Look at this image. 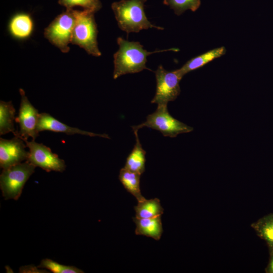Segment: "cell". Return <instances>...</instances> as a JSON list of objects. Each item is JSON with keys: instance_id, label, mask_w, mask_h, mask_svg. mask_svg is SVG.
<instances>
[{"instance_id": "6da1fadb", "label": "cell", "mask_w": 273, "mask_h": 273, "mask_svg": "<svg viewBox=\"0 0 273 273\" xmlns=\"http://www.w3.org/2000/svg\"><path fill=\"white\" fill-rule=\"evenodd\" d=\"M118 51L114 54L113 78L129 73L140 72L144 69L150 70L146 64L147 57L152 54L165 51H178L177 49L148 52L139 42L129 41L119 37L117 39Z\"/></svg>"}, {"instance_id": "7a4b0ae2", "label": "cell", "mask_w": 273, "mask_h": 273, "mask_svg": "<svg viewBox=\"0 0 273 273\" xmlns=\"http://www.w3.org/2000/svg\"><path fill=\"white\" fill-rule=\"evenodd\" d=\"M147 0H121L111 5L118 27L127 34L143 29L163 28L152 24L148 19L144 10Z\"/></svg>"}, {"instance_id": "3957f363", "label": "cell", "mask_w": 273, "mask_h": 273, "mask_svg": "<svg viewBox=\"0 0 273 273\" xmlns=\"http://www.w3.org/2000/svg\"><path fill=\"white\" fill-rule=\"evenodd\" d=\"M79 11L66 9L58 15L46 27L44 36L49 42L62 53H68L71 42L72 32Z\"/></svg>"}, {"instance_id": "277c9868", "label": "cell", "mask_w": 273, "mask_h": 273, "mask_svg": "<svg viewBox=\"0 0 273 273\" xmlns=\"http://www.w3.org/2000/svg\"><path fill=\"white\" fill-rule=\"evenodd\" d=\"M94 14L88 10L79 11L71 43L83 49L89 55L99 57L101 53L98 45V29Z\"/></svg>"}, {"instance_id": "5b68a950", "label": "cell", "mask_w": 273, "mask_h": 273, "mask_svg": "<svg viewBox=\"0 0 273 273\" xmlns=\"http://www.w3.org/2000/svg\"><path fill=\"white\" fill-rule=\"evenodd\" d=\"M35 166L26 160L4 169L0 175V188L5 199L18 200L23 187L34 173Z\"/></svg>"}, {"instance_id": "8992f818", "label": "cell", "mask_w": 273, "mask_h": 273, "mask_svg": "<svg viewBox=\"0 0 273 273\" xmlns=\"http://www.w3.org/2000/svg\"><path fill=\"white\" fill-rule=\"evenodd\" d=\"M147 127L159 131L164 136L175 138L179 134L188 133L193 127L174 118L169 113L167 105H157L156 111L147 117L144 122L132 126V129Z\"/></svg>"}, {"instance_id": "52a82bcc", "label": "cell", "mask_w": 273, "mask_h": 273, "mask_svg": "<svg viewBox=\"0 0 273 273\" xmlns=\"http://www.w3.org/2000/svg\"><path fill=\"white\" fill-rule=\"evenodd\" d=\"M156 88L151 103L167 105L174 101L180 93L179 82L183 77L178 70L169 71L160 65L155 72Z\"/></svg>"}, {"instance_id": "ba28073f", "label": "cell", "mask_w": 273, "mask_h": 273, "mask_svg": "<svg viewBox=\"0 0 273 273\" xmlns=\"http://www.w3.org/2000/svg\"><path fill=\"white\" fill-rule=\"evenodd\" d=\"M19 93L21 103L16 121L18 123L20 129L19 131H15L13 134L24 141L28 140L30 137L32 138V140L35 141L39 135L37 125L40 114L29 102L22 88L19 89Z\"/></svg>"}, {"instance_id": "9c48e42d", "label": "cell", "mask_w": 273, "mask_h": 273, "mask_svg": "<svg viewBox=\"0 0 273 273\" xmlns=\"http://www.w3.org/2000/svg\"><path fill=\"white\" fill-rule=\"evenodd\" d=\"M29 148L27 161L35 167H39L46 171L63 172L66 168L65 161L52 152L51 149L42 144L34 140L24 141Z\"/></svg>"}, {"instance_id": "30bf717a", "label": "cell", "mask_w": 273, "mask_h": 273, "mask_svg": "<svg viewBox=\"0 0 273 273\" xmlns=\"http://www.w3.org/2000/svg\"><path fill=\"white\" fill-rule=\"evenodd\" d=\"M15 136L11 140L0 139V166L3 169L27 160L29 152L26 151V143Z\"/></svg>"}, {"instance_id": "8fae6325", "label": "cell", "mask_w": 273, "mask_h": 273, "mask_svg": "<svg viewBox=\"0 0 273 273\" xmlns=\"http://www.w3.org/2000/svg\"><path fill=\"white\" fill-rule=\"evenodd\" d=\"M37 130L39 132L43 130H50L56 132L65 133L68 135L79 134L90 136H98L110 139L108 135L106 134L95 133L76 127L69 126L47 113H42L39 114Z\"/></svg>"}, {"instance_id": "7c38bea8", "label": "cell", "mask_w": 273, "mask_h": 273, "mask_svg": "<svg viewBox=\"0 0 273 273\" xmlns=\"http://www.w3.org/2000/svg\"><path fill=\"white\" fill-rule=\"evenodd\" d=\"M34 23L30 15L26 13H19L10 19L8 29L11 35L18 39L29 38L32 33Z\"/></svg>"}, {"instance_id": "4fadbf2b", "label": "cell", "mask_w": 273, "mask_h": 273, "mask_svg": "<svg viewBox=\"0 0 273 273\" xmlns=\"http://www.w3.org/2000/svg\"><path fill=\"white\" fill-rule=\"evenodd\" d=\"M161 216L149 218H132L135 224V233L159 240L163 233Z\"/></svg>"}, {"instance_id": "5bb4252c", "label": "cell", "mask_w": 273, "mask_h": 273, "mask_svg": "<svg viewBox=\"0 0 273 273\" xmlns=\"http://www.w3.org/2000/svg\"><path fill=\"white\" fill-rule=\"evenodd\" d=\"M226 52L224 47L213 49L191 59L177 70L184 76L187 73L202 67L214 59L221 57Z\"/></svg>"}, {"instance_id": "9a60e30c", "label": "cell", "mask_w": 273, "mask_h": 273, "mask_svg": "<svg viewBox=\"0 0 273 273\" xmlns=\"http://www.w3.org/2000/svg\"><path fill=\"white\" fill-rule=\"evenodd\" d=\"M135 137V144L127 156L124 168L142 174L145 170L146 154L140 141L138 136V129H132Z\"/></svg>"}, {"instance_id": "2e32d148", "label": "cell", "mask_w": 273, "mask_h": 273, "mask_svg": "<svg viewBox=\"0 0 273 273\" xmlns=\"http://www.w3.org/2000/svg\"><path fill=\"white\" fill-rule=\"evenodd\" d=\"M140 174L124 167L119 171V179L125 190L137 200L138 202L145 199L142 195L140 188Z\"/></svg>"}, {"instance_id": "e0dca14e", "label": "cell", "mask_w": 273, "mask_h": 273, "mask_svg": "<svg viewBox=\"0 0 273 273\" xmlns=\"http://www.w3.org/2000/svg\"><path fill=\"white\" fill-rule=\"evenodd\" d=\"M251 226L257 236L266 242L269 251L273 250V213L259 218L252 223Z\"/></svg>"}, {"instance_id": "ac0fdd59", "label": "cell", "mask_w": 273, "mask_h": 273, "mask_svg": "<svg viewBox=\"0 0 273 273\" xmlns=\"http://www.w3.org/2000/svg\"><path fill=\"white\" fill-rule=\"evenodd\" d=\"M135 212V217L140 218H152L161 216L164 212L160 201L155 198L151 199L146 198L140 202L134 207Z\"/></svg>"}, {"instance_id": "d6986e66", "label": "cell", "mask_w": 273, "mask_h": 273, "mask_svg": "<svg viewBox=\"0 0 273 273\" xmlns=\"http://www.w3.org/2000/svg\"><path fill=\"white\" fill-rule=\"evenodd\" d=\"M15 109L11 101L0 102V134L4 135L15 131L14 121Z\"/></svg>"}, {"instance_id": "ffe728a7", "label": "cell", "mask_w": 273, "mask_h": 273, "mask_svg": "<svg viewBox=\"0 0 273 273\" xmlns=\"http://www.w3.org/2000/svg\"><path fill=\"white\" fill-rule=\"evenodd\" d=\"M163 4L179 16L188 10L192 12L197 10L200 6L201 0H163Z\"/></svg>"}, {"instance_id": "44dd1931", "label": "cell", "mask_w": 273, "mask_h": 273, "mask_svg": "<svg viewBox=\"0 0 273 273\" xmlns=\"http://www.w3.org/2000/svg\"><path fill=\"white\" fill-rule=\"evenodd\" d=\"M58 3L66 9H73L75 7H80L83 10L95 13L99 11L102 6L100 0H59Z\"/></svg>"}, {"instance_id": "7402d4cb", "label": "cell", "mask_w": 273, "mask_h": 273, "mask_svg": "<svg viewBox=\"0 0 273 273\" xmlns=\"http://www.w3.org/2000/svg\"><path fill=\"white\" fill-rule=\"evenodd\" d=\"M38 267L48 269L54 273L83 272L75 266L63 265L48 258L42 259Z\"/></svg>"}, {"instance_id": "603a6c76", "label": "cell", "mask_w": 273, "mask_h": 273, "mask_svg": "<svg viewBox=\"0 0 273 273\" xmlns=\"http://www.w3.org/2000/svg\"><path fill=\"white\" fill-rule=\"evenodd\" d=\"M269 259L265 271L266 273H273V250L269 251Z\"/></svg>"}]
</instances>
